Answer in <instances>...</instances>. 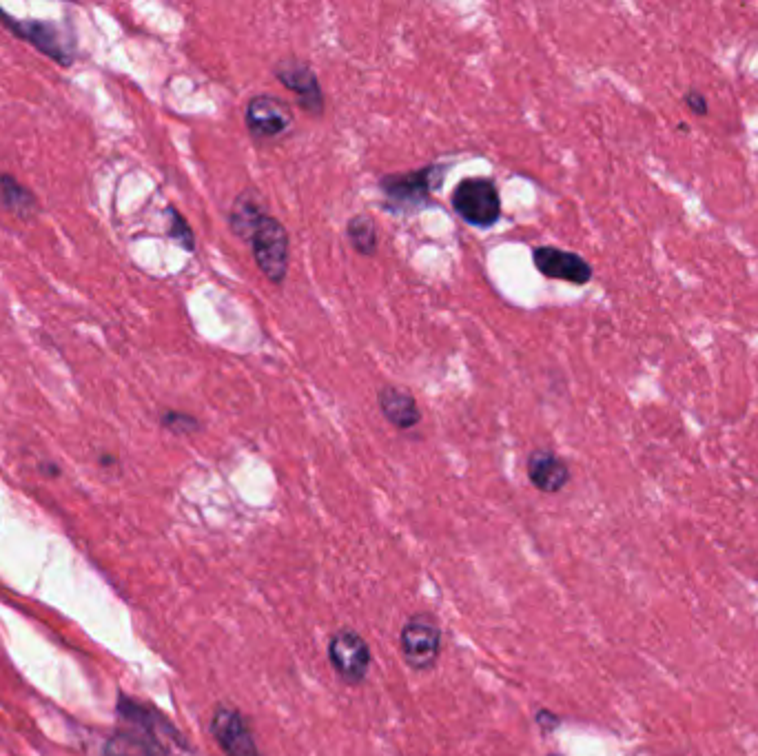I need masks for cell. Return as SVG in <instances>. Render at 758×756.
<instances>
[{
  "mask_svg": "<svg viewBox=\"0 0 758 756\" xmlns=\"http://www.w3.org/2000/svg\"><path fill=\"white\" fill-rule=\"evenodd\" d=\"M448 165H426L422 169L388 173L379 178L384 193V207L395 213H415L430 204L433 191L442 185Z\"/></svg>",
  "mask_w": 758,
  "mask_h": 756,
  "instance_id": "1",
  "label": "cell"
},
{
  "mask_svg": "<svg viewBox=\"0 0 758 756\" xmlns=\"http://www.w3.org/2000/svg\"><path fill=\"white\" fill-rule=\"evenodd\" d=\"M399 652L408 668L433 670L442 655V626L430 612H415L399 630Z\"/></svg>",
  "mask_w": 758,
  "mask_h": 756,
  "instance_id": "2",
  "label": "cell"
},
{
  "mask_svg": "<svg viewBox=\"0 0 758 756\" xmlns=\"http://www.w3.org/2000/svg\"><path fill=\"white\" fill-rule=\"evenodd\" d=\"M253 260L271 284H282L289 273V233L284 224L266 213L249 240Z\"/></svg>",
  "mask_w": 758,
  "mask_h": 756,
  "instance_id": "3",
  "label": "cell"
},
{
  "mask_svg": "<svg viewBox=\"0 0 758 756\" xmlns=\"http://www.w3.org/2000/svg\"><path fill=\"white\" fill-rule=\"evenodd\" d=\"M453 209L470 227L490 229L501 218V198L490 178H466L453 191Z\"/></svg>",
  "mask_w": 758,
  "mask_h": 756,
  "instance_id": "4",
  "label": "cell"
},
{
  "mask_svg": "<svg viewBox=\"0 0 758 756\" xmlns=\"http://www.w3.org/2000/svg\"><path fill=\"white\" fill-rule=\"evenodd\" d=\"M329 661L346 686H360L371 670V648L353 628H342L329 639Z\"/></svg>",
  "mask_w": 758,
  "mask_h": 756,
  "instance_id": "5",
  "label": "cell"
},
{
  "mask_svg": "<svg viewBox=\"0 0 758 756\" xmlns=\"http://www.w3.org/2000/svg\"><path fill=\"white\" fill-rule=\"evenodd\" d=\"M0 18L16 38L34 45L45 56L54 58L58 65L69 67L74 63V40L67 38L56 23H49V20H16L9 18L3 9H0Z\"/></svg>",
  "mask_w": 758,
  "mask_h": 756,
  "instance_id": "6",
  "label": "cell"
},
{
  "mask_svg": "<svg viewBox=\"0 0 758 756\" xmlns=\"http://www.w3.org/2000/svg\"><path fill=\"white\" fill-rule=\"evenodd\" d=\"M211 734L227 756H260L258 741H255L249 721L244 719L238 708L227 706V703L215 706Z\"/></svg>",
  "mask_w": 758,
  "mask_h": 756,
  "instance_id": "7",
  "label": "cell"
},
{
  "mask_svg": "<svg viewBox=\"0 0 758 756\" xmlns=\"http://www.w3.org/2000/svg\"><path fill=\"white\" fill-rule=\"evenodd\" d=\"M244 120H247V129L253 140L264 142L284 136L286 131L293 127L295 116L286 100L278 96L260 94L249 100L247 111H244Z\"/></svg>",
  "mask_w": 758,
  "mask_h": 756,
  "instance_id": "8",
  "label": "cell"
},
{
  "mask_svg": "<svg viewBox=\"0 0 758 756\" xmlns=\"http://www.w3.org/2000/svg\"><path fill=\"white\" fill-rule=\"evenodd\" d=\"M275 78L280 83L293 91L297 98V105H300L306 114L311 116H322L324 114V94L320 87V80H317V74L309 63H304L300 58H282L278 60V65L273 67Z\"/></svg>",
  "mask_w": 758,
  "mask_h": 756,
  "instance_id": "9",
  "label": "cell"
},
{
  "mask_svg": "<svg viewBox=\"0 0 758 756\" xmlns=\"http://www.w3.org/2000/svg\"><path fill=\"white\" fill-rule=\"evenodd\" d=\"M118 714L125 721H129L133 728H136L142 737H147L156 748H169V745H180L182 748V739L178 730L162 717L160 712L153 710L147 703H142L138 699H131L127 694H120L118 697Z\"/></svg>",
  "mask_w": 758,
  "mask_h": 756,
  "instance_id": "10",
  "label": "cell"
},
{
  "mask_svg": "<svg viewBox=\"0 0 758 756\" xmlns=\"http://www.w3.org/2000/svg\"><path fill=\"white\" fill-rule=\"evenodd\" d=\"M532 262L537 271L550 280H563L568 284L583 286L592 280V267L583 255L575 251H563L557 247L532 249Z\"/></svg>",
  "mask_w": 758,
  "mask_h": 756,
  "instance_id": "11",
  "label": "cell"
},
{
  "mask_svg": "<svg viewBox=\"0 0 758 756\" xmlns=\"http://www.w3.org/2000/svg\"><path fill=\"white\" fill-rule=\"evenodd\" d=\"M530 484L546 495H555L570 482V466L550 448L532 451L526 464Z\"/></svg>",
  "mask_w": 758,
  "mask_h": 756,
  "instance_id": "12",
  "label": "cell"
},
{
  "mask_svg": "<svg viewBox=\"0 0 758 756\" xmlns=\"http://www.w3.org/2000/svg\"><path fill=\"white\" fill-rule=\"evenodd\" d=\"M379 411L386 417V422L399 428V431H411L422 422V411H419L415 397L397 386H384L377 393Z\"/></svg>",
  "mask_w": 758,
  "mask_h": 756,
  "instance_id": "13",
  "label": "cell"
},
{
  "mask_svg": "<svg viewBox=\"0 0 758 756\" xmlns=\"http://www.w3.org/2000/svg\"><path fill=\"white\" fill-rule=\"evenodd\" d=\"M266 216V211L262 207V200L255 191H242L238 198L233 202L231 209V229L235 236H240L242 240H251L255 227Z\"/></svg>",
  "mask_w": 758,
  "mask_h": 756,
  "instance_id": "14",
  "label": "cell"
},
{
  "mask_svg": "<svg viewBox=\"0 0 758 756\" xmlns=\"http://www.w3.org/2000/svg\"><path fill=\"white\" fill-rule=\"evenodd\" d=\"M0 202H3V207L9 213H14V216L20 220L34 218V213L38 209L34 193L20 185V182L14 176H9V173H3V176H0Z\"/></svg>",
  "mask_w": 758,
  "mask_h": 756,
  "instance_id": "15",
  "label": "cell"
},
{
  "mask_svg": "<svg viewBox=\"0 0 758 756\" xmlns=\"http://www.w3.org/2000/svg\"><path fill=\"white\" fill-rule=\"evenodd\" d=\"M105 756H158V748L140 732H114L105 743Z\"/></svg>",
  "mask_w": 758,
  "mask_h": 756,
  "instance_id": "16",
  "label": "cell"
},
{
  "mask_svg": "<svg viewBox=\"0 0 758 756\" xmlns=\"http://www.w3.org/2000/svg\"><path fill=\"white\" fill-rule=\"evenodd\" d=\"M346 238L351 242V247L360 255H366V258H373L377 253V227L373 218L366 216V213L353 216L346 222Z\"/></svg>",
  "mask_w": 758,
  "mask_h": 756,
  "instance_id": "17",
  "label": "cell"
},
{
  "mask_svg": "<svg viewBox=\"0 0 758 756\" xmlns=\"http://www.w3.org/2000/svg\"><path fill=\"white\" fill-rule=\"evenodd\" d=\"M169 236L176 240L184 251H196V236H193L189 222L173 207L169 209Z\"/></svg>",
  "mask_w": 758,
  "mask_h": 756,
  "instance_id": "18",
  "label": "cell"
},
{
  "mask_svg": "<svg viewBox=\"0 0 758 756\" xmlns=\"http://www.w3.org/2000/svg\"><path fill=\"white\" fill-rule=\"evenodd\" d=\"M160 422L173 435H193L202 428L196 417L189 415V413H182V411H167L165 415L160 417Z\"/></svg>",
  "mask_w": 758,
  "mask_h": 756,
  "instance_id": "19",
  "label": "cell"
},
{
  "mask_svg": "<svg viewBox=\"0 0 758 756\" xmlns=\"http://www.w3.org/2000/svg\"><path fill=\"white\" fill-rule=\"evenodd\" d=\"M683 105L688 107L694 116H701V118H703V116H708V111H710L708 98H705V96L701 94V91H696V89L685 91Z\"/></svg>",
  "mask_w": 758,
  "mask_h": 756,
  "instance_id": "20",
  "label": "cell"
},
{
  "mask_svg": "<svg viewBox=\"0 0 758 756\" xmlns=\"http://www.w3.org/2000/svg\"><path fill=\"white\" fill-rule=\"evenodd\" d=\"M537 723L541 725V728H544V732H552L559 725V717H557V714L548 712V710H541L537 714Z\"/></svg>",
  "mask_w": 758,
  "mask_h": 756,
  "instance_id": "21",
  "label": "cell"
},
{
  "mask_svg": "<svg viewBox=\"0 0 758 756\" xmlns=\"http://www.w3.org/2000/svg\"><path fill=\"white\" fill-rule=\"evenodd\" d=\"M43 473H45L47 477H58V475H60V471H58V468H56L54 464H51V466H49V464L43 466Z\"/></svg>",
  "mask_w": 758,
  "mask_h": 756,
  "instance_id": "22",
  "label": "cell"
},
{
  "mask_svg": "<svg viewBox=\"0 0 758 756\" xmlns=\"http://www.w3.org/2000/svg\"><path fill=\"white\" fill-rule=\"evenodd\" d=\"M552 756H557V754H552Z\"/></svg>",
  "mask_w": 758,
  "mask_h": 756,
  "instance_id": "23",
  "label": "cell"
}]
</instances>
